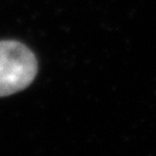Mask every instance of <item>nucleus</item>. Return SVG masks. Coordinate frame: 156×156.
I'll return each instance as SVG.
<instances>
[{
	"label": "nucleus",
	"mask_w": 156,
	"mask_h": 156,
	"mask_svg": "<svg viewBox=\"0 0 156 156\" xmlns=\"http://www.w3.org/2000/svg\"><path fill=\"white\" fill-rule=\"evenodd\" d=\"M37 74V60L26 45L0 41V97L26 89Z\"/></svg>",
	"instance_id": "f257e3e1"
}]
</instances>
